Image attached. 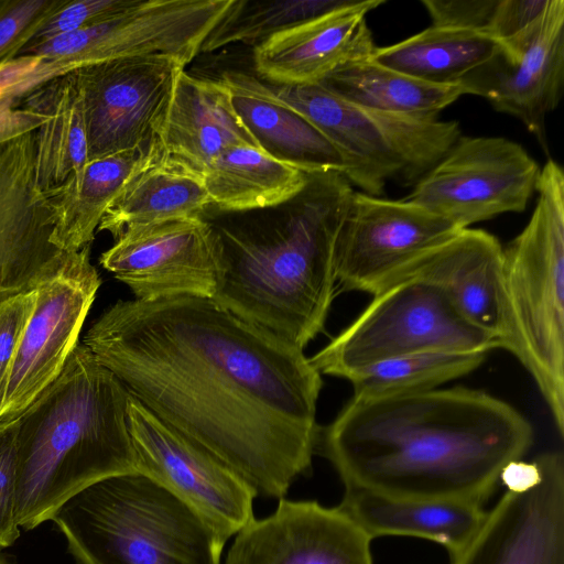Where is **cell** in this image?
I'll list each match as a JSON object with an SVG mask.
<instances>
[{
  "instance_id": "obj_22",
  "label": "cell",
  "mask_w": 564,
  "mask_h": 564,
  "mask_svg": "<svg viewBox=\"0 0 564 564\" xmlns=\"http://www.w3.org/2000/svg\"><path fill=\"white\" fill-rule=\"evenodd\" d=\"M159 141L164 152L202 173L232 147L260 148L239 117L227 85L185 69L176 78Z\"/></svg>"
},
{
  "instance_id": "obj_33",
  "label": "cell",
  "mask_w": 564,
  "mask_h": 564,
  "mask_svg": "<svg viewBox=\"0 0 564 564\" xmlns=\"http://www.w3.org/2000/svg\"><path fill=\"white\" fill-rule=\"evenodd\" d=\"M68 0H1L0 63L15 57Z\"/></svg>"
},
{
  "instance_id": "obj_1",
  "label": "cell",
  "mask_w": 564,
  "mask_h": 564,
  "mask_svg": "<svg viewBox=\"0 0 564 564\" xmlns=\"http://www.w3.org/2000/svg\"><path fill=\"white\" fill-rule=\"evenodd\" d=\"M82 343L133 398L257 495L281 499L311 471L323 379L304 349L191 295L118 301Z\"/></svg>"
},
{
  "instance_id": "obj_28",
  "label": "cell",
  "mask_w": 564,
  "mask_h": 564,
  "mask_svg": "<svg viewBox=\"0 0 564 564\" xmlns=\"http://www.w3.org/2000/svg\"><path fill=\"white\" fill-rule=\"evenodd\" d=\"M203 177L210 205L223 212L271 208L295 199L310 175L253 145L232 147L217 156Z\"/></svg>"
},
{
  "instance_id": "obj_17",
  "label": "cell",
  "mask_w": 564,
  "mask_h": 564,
  "mask_svg": "<svg viewBox=\"0 0 564 564\" xmlns=\"http://www.w3.org/2000/svg\"><path fill=\"white\" fill-rule=\"evenodd\" d=\"M219 240L202 216L171 218L124 230L99 263L128 285L135 300L191 295L213 299Z\"/></svg>"
},
{
  "instance_id": "obj_7",
  "label": "cell",
  "mask_w": 564,
  "mask_h": 564,
  "mask_svg": "<svg viewBox=\"0 0 564 564\" xmlns=\"http://www.w3.org/2000/svg\"><path fill=\"white\" fill-rule=\"evenodd\" d=\"M272 97L314 124L339 151L344 176L380 197L388 182L415 185L460 138L455 120L402 116L350 104L321 84H267Z\"/></svg>"
},
{
  "instance_id": "obj_38",
  "label": "cell",
  "mask_w": 564,
  "mask_h": 564,
  "mask_svg": "<svg viewBox=\"0 0 564 564\" xmlns=\"http://www.w3.org/2000/svg\"><path fill=\"white\" fill-rule=\"evenodd\" d=\"M551 0H499L489 37L497 43L514 36L534 22Z\"/></svg>"
},
{
  "instance_id": "obj_18",
  "label": "cell",
  "mask_w": 564,
  "mask_h": 564,
  "mask_svg": "<svg viewBox=\"0 0 564 564\" xmlns=\"http://www.w3.org/2000/svg\"><path fill=\"white\" fill-rule=\"evenodd\" d=\"M36 130L0 143V302L35 289L68 252L35 173Z\"/></svg>"
},
{
  "instance_id": "obj_23",
  "label": "cell",
  "mask_w": 564,
  "mask_h": 564,
  "mask_svg": "<svg viewBox=\"0 0 564 564\" xmlns=\"http://www.w3.org/2000/svg\"><path fill=\"white\" fill-rule=\"evenodd\" d=\"M221 80L262 150L308 175H344L345 162L335 145L308 120L275 100L265 83L241 72H226Z\"/></svg>"
},
{
  "instance_id": "obj_34",
  "label": "cell",
  "mask_w": 564,
  "mask_h": 564,
  "mask_svg": "<svg viewBox=\"0 0 564 564\" xmlns=\"http://www.w3.org/2000/svg\"><path fill=\"white\" fill-rule=\"evenodd\" d=\"M137 0H68L29 44L41 43L102 22L134 4ZM28 44V45H29Z\"/></svg>"
},
{
  "instance_id": "obj_13",
  "label": "cell",
  "mask_w": 564,
  "mask_h": 564,
  "mask_svg": "<svg viewBox=\"0 0 564 564\" xmlns=\"http://www.w3.org/2000/svg\"><path fill=\"white\" fill-rule=\"evenodd\" d=\"M101 279L90 246L68 252L34 289V305L0 398V420L19 417L59 376L75 347Z\"/></svg>"
},
{
  "instance_id": "obj_25",
  "label": "cell",
  "mask_w": 564,
  "mask_h": 564,
  "mask_svg": "<svg viewBox=\"0 0 564 564\" xmlns=\"http://www.w3.org/2000/svg\"><path fill=\"white\" fill-rule=\"evenodd\" d=\"M208 205L203 173L162 150L124 185L98 231H108L117 239L131 227L200 216Z\"/></svg>"
},
{
  "instance_id": "obj_2",
  "label": "cell",
  "mask_w": 564,
  "mask_h": 564,
  "mask_svg": "<svg viewBox=\"0 0 564 564\" xmlns=\"http://www.w3.org/2000/svg\"><path fill=\"white\" fill-rule=\"evenodd\" d=\"M533 438L530 421L508 402L454 387L352 395L318 445L345 487L484 505Z\"/></svg>"
},
{
  "instance_id": "obj_4",
  "label": "cell",
  "mask_w": 564,
  "mask_h": 564,
  "mask_svg": "<svg viewBox=\"0 0 564 564\" xmlns=\"http://www.w3.org/2000/svg\"><path fill=\"white\" fill-rule=\"evenodd\" d=\"M130 393L82 343L59 376L19 416L15 514L29 531L102 478L135 471Z\"/></svg>"
},
{
  "instance_id": "obj_3",
  "label": "cell",
  "mask_w": 564,
  "mask_h": 564,
  "mask_svg": "<svg viewBox=\"0 0 564 564\" xmlns=\"http://www.w3.org/2000/svg\"><path fill=\"white\" fill-rule=\"evenodd\" d=\"M340 173L311 174L291 212L271 221L214 225L213 301L301 349L324 326L338 291L335 247L354 194Z\"/></svg>"
},
{
  "instance_id": "obj_21",
  "label": "cell",
  "mask_w": 564,
  "mask_h": 564,
  "mask_svg": "<svg viewBox=\"0 0 564 564\" xmlns=\"http://www.w3.org/2000/svg\"><path fill=\"white\" fill-rule=\"evenodd\" d=\"M502 249L496 236L466 228L430 251L408 278L438 289L463 318L499 343Z\"/></svg>"
},
{
  "instance_id": "obj_6",
  "label": "cell",
  "mask_w": 564,
  "mask_h": 564,
  "mask_svg": "<svg viewBox=\"0 0 564 564\" xmlns=\"http://www.w3.org/2000/svg\"><path fill=\"white\" fill-rule=\"evenodd\" d=\"M538 200L503 249L499 348L511 352L535 381L564 434V173L549 159Z\"/></svg>"
},
{
  "instance_id": "obj_14",
  "label": "cell",
  "mask_w": 564,
  "mask_h": 564,
  "mask_svg": "<svg viewBox=\"0 0 564 564\" xmlns=\"http://www.w3.org/2000/svg\"><path fill=\"white\" fill-rule=\"evenodd\" d=\"M183 69V63L165 55L110 59L73 69L83 97L88 162L159 140Z\"/></svg>"
},
{
  "instance_id": "obj_27",
  "label": "cell",
  "mask_w": 564,
  "mask_h": 564,
  "mask_svg": "<svg viewBox=\"0 0 564 564\" xmlns=\"http://www.w3.org/2000/svg\"><path fill=\"white\" fill-rule=\"evenodd\" d=\"M159 140L89 161L77 184L44 193L55 217L54 241L65 252L90 246L107 209L129 180L162 151Z\"/></svg>"
},
{
  "instance_id": "obj_31",
  "label": "cell",
  "mask_w": 564,
  "mask_h": 564,
  "mask_svg": "<svg viewBox=\"0 0 564 564\" xmlns=\"http://www.w3.org/2000/svg\"><path fill=\"white\" fill-rule=\"evenodd\" d=\"M487 352L423 351L384 360L351 375L354 397L369 398L438 388L477 369Z\"/></svg>"
},
{
  "instance_id": "obj_10",
  "label": "cell",
  "mask_w": 564,
  "mask_h": 564,
  "mask_svg": "<svg viewBox=\"0 0 564 564\" xmlns=\"http://www.w3.org/2000/svg\"><path fill=\"white\" fill-rule=\"evenodd\" d=\"M232 3L234 0H137L102 22L29 44L18 55L51 59L62 75L88 64L147 55L170 56L186 66L200 53Z\"/></svg>"
},
{
  "instance_id": "obj_24",
  "label": "cell",
  "mask_w": 564,
  "mask_h": 564,
  "mask_svg": "<svg viewBox=\"0 0 564 564\" xmlns=\"http://www.w3.org/2000/svg\"><path fill=\"white\" fill-rule=\"evenodd\" d=\"M338 507L372 540L417 538L442 545L451 556L469 541L486 513L475 502L399 498L348 487Z\"/></svg>"
},
{
  "instance_id": "obj_26",
  "label": "cell",
  "mask_w": 564,
  "mask_h": 564,
  "mask_svg": "<svg viewBox=\"0 0 564 564\" xmlns=\"http://www.w3.org/2000/svg\"><path fill=\"white\" fill-rule=\"evenodd\" d=\"M22 107L45 116L36 130L35 173L41 192L77 184L88 163L82 93L74 72L28 95Z\"/></svg>"
},
{
  "instance_id": "obj_36",
  "label": "cell",
  "mask_w": 564,
  "mask_h": 564,
  "mask_svg": "<svg viewBox=\"0 0 564 564\" xmlns=\"http://www.w3.org/2000/svg\"><path fill=\"white\" fill-rule=\"evenodd\" d=\"M499 0H422L432 26L467 30L489 37Z\"/></svg>"
},
{
  "instance_id": "obj_8",
  "label": "cell",
  "mask_w": 564,
  "mask_h": 564,
  "mask_svg": "<svg viewBox=\"0 0 564 564\" xmlns=\"http://www.w3.org/2000/svg\"><path fill=\"white\" fill-rule=\"evenodd\" d=\"M497 348L498 339L463 318L438 289L408 278L373 295L310 361L321 375L348 379L375 364L410 354H488Z\"/></svg>"
},
{
  "instance_id": "obj_20",
  "label": "cell",
  "mask_w": 564,
  "mask_h": 564,
  "mask_svg": "<svg viewBox=\"0 0 564 564\" xmlns=\"http://www.w3.org/2000/svg\"><path fill=\"white\" fill-rule=\"evenodd\" d=\"M383 0H349L343 7L282 30L253 48L254 68L271 85L321 83L348 62L371 56L367 14Z\"/></svg>"
},
{
  "instance_id": "obj_5",
  "label": "cell",
  "mask_w": 564,
  "mask_h": 564,
  "mask_svg": "<svg viewBox=\"0 0 564 564\" xmlns=\"http://www.w3.org/2000/svg\"><path fill=\"white\" fill-rule=\"evenodd\" d=\"M50 520L78 564H220L226 543L197 510L138 470L90 484Z\"/></svg>"
},
{
  "instance_id": "obj_15",
  "label": "cell",
  "mask_w": 564,
  "mask_h": 564,
  "mask_svg": "<svg viewBox=\"0 0 564 564\" xmlns=\"http://www.w3.org/2000/svg\"><path fill=\"white\" fill-rule=\"evenodd\" d=\"M128 423L138 471L197 510L227 541L253 517L254 489L130 394Z\"/></svg>"
},
{
  "instance_id": "obj_29",
  "label": "cell",
  "mask_w": 564,
  "mask_h": 564,
  "mask_svg": "<svg viewBox=\"0 0 564 564\" xmlns=\"http://www.w3.org/2000/svg\"><path fill=\"white\" fill-rule=\"evenodd\" d=\"M318 84L350 104L402 116H437L465 95L459 84H430L371 57L343 64Z\"/></svg>"
},
{
  "instance_id": "obj_32",
  "label": "cell",
  "mask_w": 564,
  "mask_h": 564,
  "mask_svg": "<svg viewBox=\"0 0 564 564\" xmlns=\"http://www.w3.org/2000/svg\"><path fill=\"white\" fill-rule=\"evenodd\" d=\"M349 0H234L224 19L207 36L200 53L232 43L258 45L273 34L348 3Z\"/></svg>"
},
{
  "instance_id": "obj_30",
  "label": "cell",
  "mask_w": 564,
  "mask_h": 564,
  "mask_svg": "<svg viewBox=\"0 0 564 564\" xmlns=\"http://www.w3.org/2000/svg\"><path fill=\"white\" fill-rule=\"evenodd\" d=\"M498 43L477 32L430 26L395 44L375 47L371 59L416 79L459 84L492 56Z\"/></svg>"
},
{
  "instance_id": "obj_39",
  "label": "cell",
  "mask_w": 564,
  "mask_h": 564,
  "mask_svg": "<svg viewBox=\"0 0 564 564\" xmlns=\"http://www.w3.org/2000/svg\"><path fill=\"white\" fill-rule=\"evenodd\" d=\"M44 120L45 116L22 106L0 102V143L37 130Z\"/></svg>"
},
{
  "instance_id": "obj_12",
  "label": "cell",
  "mask_w": 564,
  "mask_h": 564,
  "mask_svg": "<svg viewBox=\"0 0 564 564\" xmlns=\"http://www.w3.org/2000/svg\"><path fill=\"white\" fill-rule=\"evenodd\" d=\"M460 230L414 203L354 192L336 240L337 288L373 296Z\"/></svg>"
},
{
  "instance_id": "obj_16",
  "label": "cell",
  "mask_w": 564,
  "mask_h": 564,
  "mask_svg": "<svg viewBox=\"0 0 564 564\" xmlns=\"http://www.w3.org/2000/svg\"><path fill=\"white\" fill-rule=\"evenodd\" d=\"M459 85L465 95L482 97L520 120L547 152L546 117L564 89V1L551 0L534 22L498 42L492 56Z\"/></svg>"
},
{
  "instance_id": "obj_9",
  "label": "cell",
  "mask_w": 564,
  "mask_h": 564,
  "mask_svg": "<svg viewBox=\"0 0 564 564\" xmlns=\"http://www.w3.org/2000/svg\"><path fill=\"white\" fill-rule=\"evenodd\" d=\"M505 494L451 564H564V456L546 452L502 470Z\"/></svg>"
},
{
  "instance_id": "obj_35",
  "label": "cell",
  "mask_w": 564,
  "mask_h": 564,
  "mask_svg": "<svg viewBox=\"0 0 564 564\" xmlns=\"http://www.w3.org/2000/svg\"><path fill=\"white\" fill-rule=\"evenodd\" d=\"M19 417L0 420V547L20 536L15 514V447Z\"/></svg>"
},
{
  "instance_id": "obj_40",
  "label": "cell",
  "mask_w": 564,
  "mask_h": 564,
  "mask_svg": "<svg viewBox=\"0 0 564 564\" xmlns=\"http://www.w3.org/2000/svg\"><path fill=\"white\" fill-rule=\"evenodd\" d=\"M0 564H10L8 560L0 554Z\"/></svg>"
},
{
  "instance_id": "obj_11",
  "label": "cell",
  "mask_w": 564,
  "mask_h": 564,
  "mask_svg": "<svg viewBox=\"0 0 564 564\" xmlns=\"http://www.w3.org/2000/svg\"><path fill=\"white\" fill-rule=\"evenodd\" d=\"M541 167L503 137H463L404 198L459 229L506 213H521L536 189Z\"/></svg>"
},
{
  "instance_id": "obj_19",
  "label": "cell",
  "mask_w": 564,
  "mask_h": 564,
  "mask_svg": "<svg viewBox=\"0 0 564 564\" xmlns=\"http://www.w3.org/2000/svg\"><path fill=\"white\" fill-rule=\"evenodd\" d=\"M236 534L225 564H373L372 539L338 506L281 498Z\"/></svg>"
},
{
  "instance_id": "obj_37",
  "label": "cell",
  "mask_w": 564,
  "mask_h": 564,
  "mask_svg": "<svg viewBox=\"0 0 564 564\" xmlns=\"http://www.w3.org/2000/svg\"><path fill=\"white\" fill-rule=\"evenodd\" d=\"M33 305L34 290L0 302V398Z\"/></svg>"
}]
</instances>
